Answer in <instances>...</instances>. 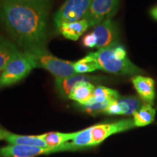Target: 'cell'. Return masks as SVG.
I'll list each match as a JSON object with an SVG mask.
<instances>
[{
  "instance_id": "obj_1",
  "label": "cell",
  "mask_w": 157,
  "mask_h": 157,
  "mask_svg": "<svg viewBox=\"0 0 157 157\" xmlns=\"http://www.w3.org/2000/svg\"><path fill=\"white\" fill-rule=\"evenodd\" d=\"M48 18L45 7L0 0V21L25 51L45 48Z\"/></svg>"
},
{
  "instance_id": "obj_2",
  "label": "cell",
  "mask_w": 157,
  "mask_h": 157,
  "mask_svg": "<svg viewBox=\"0 0 157 157\" xmlns=\"http://www.w3.org/2000/svg\"><path fill=\"white\" fill-rule=\"evenodd\" d=\"M34 68L48 70L56 78H66L76 74L73 63L54 56L44 48H36L25 51Z\"/></svg>"
},
{
  "instance_id": "obj_3",
  "label": "cell",
  "mask_w": 157,
  "mask_h": 157,
  "mask_svg": "<svg viewBox=\"0 0 157 157\" xmlns=\"http://www.w3.org/2000/svg\"><path fill=\"white\" fill-rule=\"evenodd\" d=\"M113 46L93 52L99 70L116 75H135L143 73V71L132 63L128 58L124 60L116 58L113 55Z\"/></svg>"
},
{
  "instance_id": "obj_4",
  "label": "cell",
  "mask_w": 157,
  "mask_h": 157,
  "mask_svg": "<svg viewBox=\"0 0 157 157\" xmlns=\"http://www.w3.org/2000/svg\"><path fill=\"white\" fill-rule=\"evenodd\" d=\"M34 66L24 52H17L6 65L0 76V87H8L27 76Z\"/></svg>"
},
{
  "instance_id": "obj_5",
  "label": "cell",
  "mask_w": 157,
  "mask_h": 157,
  "mask_svg": "<svg viewBox=\"0 0 157 157\" xmlns=\"http://www.w3.org/2000/svg\"><path fill=\"white\" fill-rule=\"evenodd\" d=\"M92 0H66L55 13L54 23L56 30L63 23H73L83 19Z\"/></svg>"
},
{
  "instance_id": "obj_6",
  "label": "cell",
  "mask_w": 157,
  "mask_h": 157,
  "mask_svg": "<svg viewBox=\"0 0 157 157\" xmlns=\"http://www.w3.org/2000/svg\"><path fill=\"white\" fill-rule=\"evenodd\" d=\"M78 150L71 143H66L57 147H37L8 145L0 148V155L5 157H34L42 154Z\"/></svg>"
},
{
  "instance_id": "obj_7",
  "label": "cell",
  "mask_w": 157,
  "mask_h": 157,
  "mask_svg": "<svg viewBox=\"0 0 157 157\" xmlns=\"http://www.w3.org/2000/svg\"><path fill=\"white\" fill-rule=\"evenodd\" d=\"M120 0H92L84 18L89 27H95L102 21L112 17L119 7Z\"/></svg>"
},
{
  "instance_id": "obj_8",
  "label": "cell",
  "mask_w": 157,
  "mask_h": 157,
  "mask_svg": "<svg viewBox=\"0 0 157 157\" xmlns=\"http://www.w3.org/2000/svg\"><path fill=\"white\" fill-rule=\"evenodd\" d=\"M134 127H135L134 120L130 119L93 126L92 135H93V146L100 144L111 135L127 131Z\"/></svg>"
},
{
  "instance_id": "obj_9",
  "label": "cell",
  "mask_w": 157,
  "mask_h": 157,
  "mask_svg": "<svg viewBox=\"0 0 157 157\" xmlns=\"http://www.w3.org/2000/svg\"><path fill=\"white\" fill-rule=\"evenodd\" d=\"M93 32L97 38L96 48L105 49L118 44L119 31L114 21L111 18L102 21L95 26Z\"/></svg>"
},
{
  "instance_id": "obj_10",
  "label": "cell",
  "mask_w": 157,
  "mask_h": 157,
  "mask_svg": "<svg viewBox=\"0 0 157 157\" xmlns=\"http://www.w3.org/2000/svg\"><path fill=\"white\" fill-rule=\"evenodd\" d=\"M101 78L98 76L83 75V74H74L73 76L66 78H56L55 86L57 92L60 94L62 98H68L71 92L75 87L76 84L82 82H91L93 81H99Z\"/></svg>"
},
{
  "instance_id": "obj_11",
  "label": "cell",
  "mask_w": 157,
  "mask_h": 157,
  "mask_svg": "<svg viewBox=\"0 0 157 157\" xmlns=\"http://www.w3.org/2000/svg\"><path fill=\"white\" fill-rule=\"evenodd\" d=\"M135 90L140 98L148 104L155 98V82L153 78L143 76H136L131 80Z\"/></svg>"
},
{
  "instance_id": "obj_12",
  "label": "cell",
  "mask_w": 157,
  "mask_h": 157,
  "mask_svg": "<svg viewBox=\"0 0 157 157\" xmlns=\"http://www.w3.org/2000/svg\"><path fill=\"white\" fill-rule=\"evenodd\" d=\"M89 28V24L85 19L73 23H63L60 26L58 33H60L65 38L76 41Z\"/></svg>"
},
{
  "instance_id": "obj_13",
  "label": "cell",
  "mask_w": 157,
  "mask_h": 157,
  "mask_svg": "<svg viewBox=\"0 0 157 157\" xmlns=\"http://www.w3.org/2000/svg\"><path fill=\"white\" fill-rule=\"evenodd\" d=\"M95 88V87L91 82H79L71 90L68 98L83 105L93 97Z\"/></svg>"
},
{
  "instance_id": "obj_14",
  "label": "cell",
  "mask_w": 157,
  "mask_h": 157,
  "mask_svg": "<svg viewBox=\"0 0 157 157\" xmlns=\"http://www.w3.org/2000/svg\"><path fill=\"white\" fill-rule=\"evenodd\" d=\"M5 140L10 145L48 147L40 135H21L9 132Z\"/></svg>"
},
{
  "instance_id": "obj_15",
  "label": "cell",
  "mask_w": 157,
  "mask_h": 157,
  "mask_svg": "<svg viewBox=\"0 0 157 157\" xmlns=\"http://www.w3.org/2000/svg\"><path fill=\"white\" fill-rule=\"evenodd\" d=\"M120 98L119 94L117 91L110 88L98 86L95 88L94 93L91 99L86 104H93L95 103H106L117 101Z\"/></svg>"
},
{
  "instance_id": "obj_16",
  "label": "cell",
  "mask_w": 157,
  "mask_h": 157,
  "mask_svg": "<svg viewBox=\"0 0 157 157\" xmlns=\"http://www.w3.org/2000/svg\"><path fill=\"white\" fill-rule=\"evenodd\" d=\"M156 115V110L151 104L143 105L138 111L133 113V120L135 127H144L152 123Z\"/></svg>"
},
{
  "instance_id": "obj_17",
  "label": "cell",
  "mask_w": 157,
  "mask_h": 157,
  "mask_svg": "<svg viewBox=\"0 0 157 157\" xmlns=\"http://www.w3.org/2000/svg\"><path fill=\"white\" fill-rule=\"evenodd\" d=\"M17 52L18 50L15 44L9 39L0 36V71L5 68Z\"/></svg>"
},
{
  "instance_id": "obj_18",
  "label": "cell",
  "mask_w": 157,
  "mask_h": 157,
  "mask_svg": "<svg viewBox=\"0 0 157 157\" xmlns=\"http://www.w3.org/2000/svg\"><path fill=\"white\" fill-rule=\"evenodd\" d=\"M76 134V132L62 133L52 132L40 135V136L45 141L48 147H57L68 143V140H73Z\"/></svg>"
},
{
  "instance_id": "obj_19",
  "label": "cell",
  "mask_w": 157,
  "mask_h": 157,
  "mask_svg": "<svg viewBox=\"0 0 157 157\" xmlns=\"http://www.w3.org/2000/svg\"><path fill=\"white\" fill-rule=\"evenodd\" d=\"M74 71L77 74H84L99 70L98 63L96 61L93 52H90L84 58L73 63Z\"/></svg>"
},
{
  "instance_id": "obj_20",
  "label": "cell",
  "mask_w": 157,
  "mask_h": 157,
  "mask_svg": "<svg viewBox=\"0 0 157 157\" xmlns=\"http://www.w3.org/2000/svg\"><path fill=\"white\" fill-rule=\"evenodd\" d=\"M92 129H93V127H90L79 132H76L75 137L72 140V144L77 147L78 149L86 148L88 146H93Z\"/></svg>"
},
{
  "instance_id": "obj_21",
  "label": "cell",
  "mask_w": 157,
  "mask_h": 157,
  "mask_svg": "<svg viewBox=\"0 0 157 157\" xmlns=\"http://www.w3.org/2000/svg\"><path fill=\"white\" fill-rule=\"evenodd\" d=\"M6 1H10L13 2L39 6V7H45L47 9H49L51 4V0H6Z\"/></svg>"
},
{
  "instance_id": "obj_22",
  "label": "cell",
  "mask_w": 157,
  "mask_h": 157,
  "mask_svg": "<svg viewBox=\"0 0 157 157\" xmlns=\"http://www.w3.org/2000/svg\"><path fill=\"white\" fill-rule=\"evenodd\" d=\"M82 44L88 48H93L97 45V38L93 32L86 34L82 39Z\"/></svg>"
},
{
  "instance_id": "obj_23",
  "label": "cell",
  "mask_w": 157,
  "mask_h": 157,
  "mask_svg": "<svg viewBox=\"0 0 157 157\" xmlns=\"http://www.w3.org/2000/svg\"><path fill=\"white\" fill-rule=\"evenodd\" d=\"M150 15L153 19H154L155 21H157V6L151 9Z\"/></svg>"
},
{
  "instance_id": "obj_24",
  "label": "cell",
  "mask_w": 157,
  "mask_h": 157,
  "mask_svg": "<svg viewBox=\"0 0 157 157\" xmlns=\"http://www.w3.org/2000/svg\"><path fill=\"white\" fill-rule=\"evenodd\" d=\"M8 132H9L8 131L5 130V129L2 128V127H0V140H5L6 135H7V133Z\"/></svg>"
},
{
  "instance_id": "obj_25",
  "label": "cell",
  "mask_w": 157,
  "mask_h": 157,
  "mask_svg": "<svg viewBox=\"0 0 157 157\" xmlns=\"http://www.w3.org/2000/svg\"><path fill=\"white\" fill-rule=\"evenodd\" d=\"M0 76H1V74H0Z\"/></svg>"
}]
</instances>
